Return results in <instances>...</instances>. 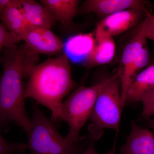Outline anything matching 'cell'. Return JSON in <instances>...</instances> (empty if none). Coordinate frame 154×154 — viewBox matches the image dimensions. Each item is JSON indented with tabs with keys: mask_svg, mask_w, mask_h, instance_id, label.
I'll return each instance as SVG.
<instances>
[{
	"mask_svg": "<svg viewBox=\"0 0 154 154\" xmlns=\"http://www.w3.org/2000/svg\"><path fill=\"white\" fill-rule=\"evenodd\" d=\"M38 54L25 44L5 48L0 56L3 69L0 75V130L8 129L14 122L29 134L31 119L25 108V88L23 79L28 68L37 63Z\"/></svg>",
	"mask_w": 154,
	"mask_h": 154,
	"instance_id": "1",
	"label": "cell"
},
{
	"mask_svg": "<svg viewBox=\"0 0 154 154\" xmlns=\"http://www.w3.org/2000/svg\"><path fill=\"white\" fill-rule=\"evenodd\" d=\"M28 81L26 98L34 99L37 104L51 111V121L62 120L61 105L64 97L75 88L69 60L64 54L39 64L31 65L27 72Z\"/></svg>",
	"mask_w": 154,
	"mask_h": 154,
	"instance_id": "2",
	"label": "cell"
},
{
	"mask_svg": "<svg viewBox=\"0 0 154 154\" xmlns=\"http://www.w3.org/2000/svg\"><path fill=\"white\" fill-rule=\"evenodd\" d=\"M32 112L27 144L30 154H81L85 151L80 142L69 143L61 135L37 103L33 105Z\"/></svg>",
	"mask_w": 154,
	"mask_h": 154,
	"instance_id": "3",
	"label": "cell"
},
{
	"mask_svg": "<svg viewBox=\"0 0 154 154\" xmlns=\"http://www.w3.org/2000/svg\"><path fill=\"white\" fill-rule=\"evenodd\" d=\"M113 76L91 87L80 86L61 105L62 120L68 124V134L65 137L69 143L79 142L80 132L90 116L96 99L103 88Z\"/></svg>",
	"mask_w": 154,
	"mask_h": 154,
	"instance_id": "4",
	"label": "cell"
},
{
	"mask_svg": "<svg viewBox=\"0 0 154 154\" xmlns=\"http://www.w3.org/2000/svg\"><path fill=\"white\" fill-rule=\"evenodd\" d=\"M121 82L118 74L113 75L112 79L99 94L90 116L91 123L88 126L90 136L98 140L103 135L105 128L118 131L120 125L122 110Z\"/></svg>",
	"mask_w": 154,
	"mask_h": 154,
	"instance_id": "5",
	"label": "cell"
},
{
	"mask_svg": "<svg viewBox=\"0 0 154 154\" xmlns=\"http://www.w3.org/2000/svg\"><path fill=\"white\" fill-rule=\"evenodd\" d=\"M21 39L37 54L54 55L63 51V42L51 29L29 26Z\"/></svg>",
	"mask_w": 154,
	"mask_h": 154,
	"instance_id": "6",
	"label": "cell"
},
{
	"mask_svg": "<svg viewBox=\"0 0 154 154\" xmlns=\"http://www.w3.org/2000/svg\"><path fill=\"white\" fill-rule=\"evenodd\" d=\"M129 9L140 10L146 16L150 13L144 2L139 0H87L79 7L78 13H94L105 18Z\"/></svg>",
	"mask_w": 154,
	"mask_h": 154,
	"instance_id": "7",
	"label": "cell"
},
{
	"mask_svg": "<svg viewBox=\"0 0 154 154\" xmlns=\"http://www.w3.org/2000/svg\"><path fill=\"white\" fill-rule=\"evenodd\" d=\"M143 16L146 14L140 10L128 9L103 18L97 25L113 37L137 26L142 22Z\"/></svg>",
	"mask_w": 154,
	"mask_h": 154,
	"instance_id": "8",
	"label": "cell"
},
{
	"mask_svg": "<svg viewBox=\"0 0 154 154\" xmlns=\"http://www.w3.org/2000/svg\"><path fill=\"white\" fill-rule=\"evenodd\" d=\"M63 44V51L69 60L85 65L93 52L95 38L91 33H80L70 36Z\"/></svg>",
	"mask_w": 154,
	"mask_h": 154,
	"instance_id": "9",
	"label": "cell"
},
{
	"mask_svg": "<svg viewBox=\"0 0 154 154\" xmlns=\"http://www.w3.org/2000/svg\"><path fill=\"white\" fill-rule=\"evenodd\" d=\"M95 36L94 49L85 65L88 68L109 63L115 55L116 45L113 36L98 25Z\"/></svg>",
	"mask_w": 154,
	"mask_h": 154,
	"instance_id": "10",
	"label": "cell"
},
{
	"mask_svg": "<svg viewBox=\"0 0 154 154\" xmlns=\"http://www.w3.org/2000/svg\"><path fill=\"white\" fill-rule=\"evenodd\" d=\"M120 152L121 154H154V135L132 121L129 136Z\"/></svg>",
	"mask_w": 154,
	"mask_h": 154,
	"instance_id": "11",
	"label": "cell"
},
{
	"mask_svg": "<svg viewBox=\"0 0 154 154\" xmlns=\"http://www.w3.org/2000/svg\"><path fill=\"white\" fill-rule=\"evenodd\" d=\"M20 8L28 25L51 29L56 22L50 12L41 3L33 0H21Z\"/></svg>",
	"mask_w": 154,
	"mask_h": 154,
	"instance_id": "12",
	"label": "cell"
},
{
	"mask_svg": "<svg viewBox=\"0 0 154 154\" xmlns=\"http://www.w3.org/2000/svg\"><path fill=\"white\" fill-rule=\"evenodd\" d=\"M55 19L64 27L71 26L73 20L79 12L80 1L78 0H41Z\"/></svg>",
	"mask_w": 154,
	"mask_h": 154,
	"instance_id": "13",
	"label": "cell"
},
{
	"mask_svg": "<svg viewBox=\"0 0 154 154\" xmlns=\"http://www.w3.org/2000/svg\"><path fill=\"white\" fill-rule=\"evenodd\" d=\"M149 60V53L146 45L131 63L124 68L118 69L117 73L121 82V100L123 108L125 104L127 93L129 86L136 76L147 65Z\"/></svg>",
	"mask_w": 154,
	"mask_h": 154,
	"instance_id": "14",
	"label": "cell"
},
{
	"mask_svg": "<svg viewBox=\"0 0 154 154\" xmlns=\"http://www.w3.org/2000/svg\"><path fill=\"white\" fill-rule=\"evenodd\" d=\"M153 88L154 64L142 70L135 78L128 90L125 104L140 102Z\"/></svg>",
	"mask_w": 154,
	"mask_h": 154,
	"instance_id": "15",
	"label": "cell"
},
{
	"mask_svg": "<svg viewBox=\"0 0 154 154\" xmlns=\"http://www.w3.org/2000/svg\"><path fill=\"white\" fill-rule=\"evenodd\" d=\"M21 0H14L0 17L2 24L9 32L21 39L30 25L25 19L20 5Z\"/></svg>",
	"mask_w": 154,
	"mask_h": 154,
	"instance_id": "16",
	"label": "cell"
},
{
	"mask_svg": "<svg viewBox=\"0 0 154 154\" xmlns=\"http://www.w3.org/2000/svg\"><path fill=\"white\" fill-rule=\"evenodd\" d=\"M27 148V144L9 142L0 133V154H24Z\"/></svg>",
	"mask_w": 154,
	"mask_h": 154,
	"instance_id": "17",
	"label": "cell"
},
{
	"mask_svg": "<svg viewBox=\"0 0 154 154\" xmlns=\"http://www.w3.org/2000/svg\"><path fill=\"white\" fill-rule=\"evenodd\" d=\"M21 39L9 32L3 24H0V56L5 48L17 45Z\"/></svg>",
	"mask_w": 154,
	"mask_h": 154,
	"instance_id": "18",
	"label": "cell"
},
{
	"mask_svg": "<svg viewBox=\"0 0 154 154\" xmlns=\"http://www.w3.org/2000/svg\"><path fill=\"white\" fill-rule=\"evenodd\" d=\"M138 31L141 32L146 38L154 41V15L147 14L139 25Z\"/></svg>",
	"mask_w": 154,
	"mask_h": 154,
	"instance_id": "19",
	"label": "cell"
},
{
	"mask_svg": "<svg viewBox=\"0 0 154 154\" xmlns=\"http://www.w3.org/2000/svg\"><path fill=\"white\" fill-rule=\"evenodd\" d=\"M141 102L143 105L142 115L144 118L149 119L154 114V88L144 96Z\"/></svg>",
	"mask_w": 154,
	"mask_h": 154,
	"instance_id": "20",
	"label": "cell"
},
{
	"mask_svg": "<svg viewBox=\"0 0 154 154\" xmlns=\"http://www.w3.org/2000/svg\"><path fill=\"white\" fill-rule=\"evenodd\" d=\"M116 144H114L113 145V147L112 148V149L108 152L105 153L104 154H116ZM83 154H100L98 153L96 151V149L94 147V143L93 141H91L90 144H89V146L88 148L86 149L85 151L84 152V153Z\"/></svg>",
	"mask_w": 154,
	"mask_h": 154,
	"instance_id": "21",
	"label": "cell"
},
{
	"mask_svg": "<svg viewBox=\"0 0 154 154\" xmlns=\"http://www.w3.org/2000/svg\"><path fill=\"white\" fill-rule=\"evenodd\" d=\"M14 0H0V17Z\"/></svg>",
	"mask_w": 154,
	"mask_h": 154,
	"instance_id": "22",
	"label": "cell"
},
{
	"mask_svg": "<svg viewBox=\"0 0 154 154\" xmlns=\"http://www.w3.org/2000/svg\"><path fill=\"white\" fill-rule=\"evenodd\" d=\"M149 126L152 128H153L154 129V119H149L148 121Z\"/></svg>",
	"mask_w": 154,
	"mask_h": 154,
	"instance_id": "23",
	"label": "cell"
}]
</instances>
